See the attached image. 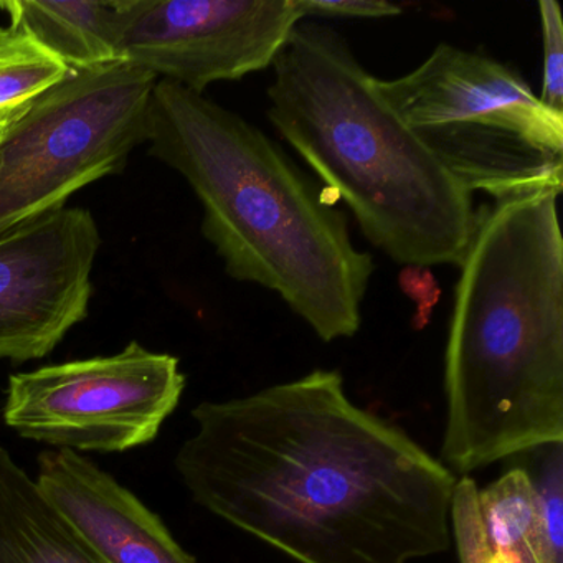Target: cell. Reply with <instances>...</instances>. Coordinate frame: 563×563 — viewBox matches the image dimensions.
Here are the masks:
<instances>
[{"label": "cell", "mask_w": 563, "mask_h": 563, "mask_svg": "<svg viewBox=\"0 0 563 563\" xmlns=\"http://www.w3.org/2000/svg\"><path fill=\"white\" fill-rule=\"evenodd\" d=\"M450 523L460 563H549L526 467L507 471L484 489L461 476L451 499Z\"/></svg>", "instance_id": "cell-11"}, {"label": "cell", "mask_w": 563, "mask_h": 563, "mask_svg": "<svg viewBox=\"0 0 563 563\" xmlns=\"http://www.w3.org/2000/svg\"><path fill=\"white\" fill-rule=\"evenodd\" d=\"M68 74L57 58L14 27L0 29V110L27 103Z\"/></svg>", "instance_id": "cell-14"}, {"label": "cell", "mask_w": 563, "mask_h": 563, "mask_svg": "<svg viewBox=\"0 0 563 563\" xmlns=\"http://www.w3.org/2000/svg\"><path fill=\"white\" fill-rule=\"evenodd\" d=\"M18 108H11V110H0V137H2V134H4L5 128H8L9 121L12 120V117H14Z\"/></svg>", "instance_id": "cell-19"}, {"label": "cell", "mask_w": 563, "mask_h": 563, "mask_svg": "<svg viewBox=\"0 0 563 563\" xmlns=\"http://www.w3.org/2000/svg\"><path fill=\"white\" fill-rule=\"evenodd\" d=\"M34 479L103 563H199L154 510L90 457L42 451Z\"/></svg>", "instance_id": "cell-10"}, {"label": "cell", "mask_w": 563, "mask_h": 563, "mask_svg": "<svg viewBox=\"0 0 563 563\" xmlns=\"http://www.w3.org/2000/svg\"><path fill=\"white\" fill-rule=\"evenodd\" d=\"M174 466L194 503L299 563L446 552L456 474L357 407L335 371L202 401Z\"/></svg>", "instance_id": "cell-1"}, {"label": "cell", "mask_w": 563, "mask_h": 563, "mask_svg": "<svg viewBox=\"0 0 563 563\" xmlns=\"http://www.w3.org/2000/svg\"><path fill=\"white\" fill-rule=\"evenodd\" d=\"M302 18L385 19L404 14L400 5L385 0H295Z\"/></svg>", "instance_id": "cell-17"}, {"label": "cell", "mask_w": 563, "mask_h": 563, "mask_svg": "<svg viewBox=\"0 0 563 563\" xmlns=\"http://www.w3.org/2000/svg\"><path fill=\"white\" fill-rule=\"evenodd\" d=\"M156 84L151 71L117 62L68 70L19 107L0 137V239L121 173L131 153L147 143Z\"/></svg>", "instance_id": "cell-6"}, {"label": "cell", "mask_w": 563, "mask_h": 563, "mask_svg": "<svg viewBox=\"0 0 563 563\" xmlns=\"http://www.w3.org/2000/svg\"><path fill=\"white\" fill-rule=\"evenodd\" d=\"M0 563H103L0 444Z\"/></svg>", "instance_id": "cell-12"}, {"label": "cell", "mask_w": 563, "mask_h": 563, "mask_svg": "<svg viewBox=\"0 0 563 563\" xmlns=\"http://www.w3.org/2000/svg\"><path fill=\"white\" fill-rule=\"evenodd\" d=\"M559 196L476 210L444 354L441 463L466 476L563 443V239Z\"/></svg>", "instance_id": "cell-3"}, {"label": "cell", "mask_w": 563, "mask_h": 563, "mask_svg": "<svg viewBox=\"0 0 563 563\" xmlns=\"http://www.w3.org/2000/svg\"><path fill=\"white\" fill-rule=\"evenodd\" d=\"M562 444L543 446L537 471H529L536 497L537 526L547 562L563 563V453Z\"/></svg>", "instance_id": "cell-15"}, {"label": "cell", "mask_w": 563, "mask_h": 563, "mask_svg": "<svg viewBox=\"0 0 563 563\" xmlns=\"http://www.w3.org/2000/svg\"><path fill=\"white\" fill-rule=\"evenodd\" d=\"M375 87L405 126L473 196L494 202L563 189V113L510 67L440 44L413 71Z\"/></svg>", "instance_id": "cell-5"}, {"label": "cell", "mask_w": 563, "mask_h": 563, "mask_svg": "<svg viewBox=\"0 0 563 563\" xmlns=\"http://www.w3.org/2000/svg\"><path fill=\"white\" fill-rule=\"evenodd\" d=\"M301 21L295 0H118V60L203 95L272 67Z\"/></svg>", "instance_id": "cell-8"}, {"label": "cell", "mask_w": 563, "mask_h": 563, "mask_svg": "<svg viewBox=\"0 0 563 563\" xmlns=\"http://www.w3.org/2000/svg\"><path fill=\"white\" fill-rule=\"evenodd\" d=\"M401 292L417 302L413 328L423 329L430 322L431 314L440 301L441 289L431 268L427 266H404L398 276Z\"/></svg>", "instance_id": "cell-18"}, {"label": "cell", "mask_w": 563, "mask_h": 563, "mask_svg": "<svg viewBox=\"0 0 563 563\" xmlns=\"http://www.w3.org/2000/svg\"><path fill=\"white\" fill-rule=\"evenodd\" d=\"M151 156L202 203V233L227 275L275 291L324 342L354 338L374 258L352 243L331 194L255 124L203 95L157 80Z\"/></svg>", "instance_id": "cell-2"}, {"label": "cell", "mask_w": 563, "mask_h": 563, "mask_svg": "<svg viewBox=\"0 0 563 563\" xmlns=\"http://www.w3.org/2000/svg\"><path fill=\"white\" fill-rule=\"evenodd\" d=\"M272 67L269 121L365 239L398 265L460 266L473 196L385 103L345 38L301 21Z\"/></svg>", "instance_id": "cell-4"}, {"label": "cell", "mask_w": 563, "mask_h": 563, "mask_svg": "<svg viewBox=\"0 0 563 563\" xmlns=\"http://www.w3.org/2000/svg\"><path fill=\"white\" fill-rule=\"evenodd\" d=\"M543 38V85L540 100L563 113V25L555 0H540Z\"/></svg>", "instance_id": "cell-16"}, {"label": "cell", "mask_w": 563, "mask_h": 563, "mask_svg": "<svg viewBox=\"0 0 563 563\" xmlns=\"http://www.w3.org/2000/svg\"><path fill=\"white\" fill-rule=\"evenodd\" d=\"M186 384L179 358L133 341L118 354L11 375L2 418L52 450L123 453L156 440Z\"/></svg>", "instance_id": "cell-7"}, {"label": "cell", "mask_w": 563, "mask_h": 563, "mask_svg": "<svg viewBox=\"0 0 563 563\" xmlns=\"http://www.w3.org/2000/svg\"><path fill=\"white\" fill-rule=\"evenodd\" d=\"M97 220L65 207L0 239V361L47 357L88 314Z\"/></svg>", "instance_id": "cell-9"}, {"label": "cell", "mask_w": 563, "mask_h": 563, "mask_svg": "<svg viewBox=\"0 0 563 563\" xmlns=\"http://www.w3.org/2000/svg\"><path fill=\"white\" fill-rule=\"evenodd\" d=\"M11 27L44 48L68 70L117 64L118 2H0Z\"/></svg>", "instance_id": "cell-13"}]
</instances>
